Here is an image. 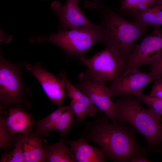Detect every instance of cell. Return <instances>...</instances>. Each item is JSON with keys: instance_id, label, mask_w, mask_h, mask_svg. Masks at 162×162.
<instances>
[{"instance_id": "obj_1", "label": "cell", "mask_w": 162, "mask_h": 162, "mask_svg": "<svg viewBox=\"0 0 162 162\" xmlns=\"http://www.w3.org/2000/svg\"><path fill=\"white\" fill-rule=\"evenodd\" d=\"M82 136L94 143L104 151L106 159L114 162H130L133 158L144 156L149 150L140 146L135 130L125 123H112L101 111L94 119L85 122Z\"/></svg>"}, {"instance_id": "obj_2", "label": "cell", "mask_w": 162, "mask_h": 162, "mask_svg": "<svg viewBox=\"0 0 162 162\" xmlns=\"http://www.w3.org/2000/svg\"><path fill=\"white\" fill-rule=\"evenodd\" d=\"M98 8L101 18L100 24L106 48L121 57L126 62L140 38L147 27L140 23L129 21L110 7L100 4Z\"/></svg>"}, {"instance_id": "obj_3", "label": "cell", "mask_w": 162, "mask_h": 162, "mask_svg": "<svg viewBox=\"0 0 162 162\" xmlns=\"http://www.w3.org/2000/svg\"><path fill=\"white\" fill-rule=\"evenodd\" d=\"M114 102L115 117L118 123L132 126L145 138L150 151H162L161 119L155 116L141 105L138 98L134 95L122 97Z\"/></svg>"}, {"instance_id": "obj_4", "label": "cell", "mask_w": 162, "mask_h": 162, "mask_svg": "<svg viewBox=\"0 0 162 162\" xmlns=\"http://www.w3.org/2000/svg\"><path fill=\"white\" fill-rule=\"evenodd\" d=\"M100 24L93 27H81L68 30L59 28L56 34L51 33L46 37L37 36L31 38L32 43L47 41L60 48L67 58H79L84 56L86 52L96 43L103 41Z\"/></svg>"}, {"instance_id": "obj_5", "label": "cell", "mask_w": 162, "mask_h": 162, "mask_svg": "<svg viewBox=\"0 0 162 162\" xmlns=\"http://www.w3.org/2000/svg\"><path fill=\"white\" fill-rule=\"evenodd\" d=\"M0 55V104L4 109L10 105L23 109L31 106L32 95L29 88L22 78L24 63L15 64Z\"/></svg>"}, {"instance_id": "obj_6", "label": "cell", "mask_w": 162, "mask_h": 162, "mask_svg": "<svg viewBox=\"0 0 162 162\" xmlns=\"http://www.w3.org/2000/svg\"><path fill=\"white\" fill-rule=\"evenodd\" d=\"M78 59L93 76L106 82L117 78L126 66V62L121 57L106 48L90 58L83 56Z\"/></svg>"}, {"instance_id": "obj_7", "label": "cell", "mask_w": 162, "mask_h": 162, "mask_svg": "<svg viewBox=\"0 0 162 162\" xmlns=\"http://www.w3.org/2000/svg\"><path fill=\"white\" fill-rule=\"evenodd\" d=\"M77 79L78 82L75 86L86 94L112 123H118L115 117L114 102L107 93L106 82L96 78L88 70L80 74Z\"/></svg>"}, {"instance_id": "obj_8", "label": "cell", "mask_w": 162, "mask_h": 162, "mask_svg": "<svg viewBox=\"0 0 162 162\" xmlns=\"http://www.w3.org/2000/svg\"><path fill=\"white\" fill-rule=\"evenodd\" d=\"M156 77L150 71L146 73L135 68L123 72L107 86V92L111 97L134 95L142 92V89Z\"/></svg>"}, {"instance_id": "obj_9", "label": "cell", "mask_w": 162, "mask_h": 162, "mask_svg": "<svg viewBox=\"0 0 162 162\" xmlns=\"http://www.w3.org/2000/svg\"><path fill=\"white\" fill-rule=\"evenodd\" d=\"M162 52V29L160 26H157L153 27L152 33L136 46L126 62L123 72L143 65L151 66Z\"/></svg>"}, {"instance_id": "obj_10", "label": "cell", "mask_w": 162, "mask_h": 162, "mask_svg": "<svg viewBox=\"0 0 162 162\" xmlns=\"http://www.w3.org/2000/svg\"><path fill=\"white\" fill-rule=\"evenodd\" d=\"M26 69L38 80L45 93L58 107L62 106L66 96L63 72L57 77L48 72L38 62L25 64Z\"/></svg>"}, {"instance_id": "obj_11", "label": "cell", "mask_w": 162, "mask_h": 162, "mask_svg": "<svg viewBox=\"0 0 162 162\" xmlns=\"http://www.w3.org/2000/svg\"><path fill=\"white\" fill-rule=\"evenodd\" d=\"M77 0H67L63 5L58 1L53 2L51 7L58 17V28L64 30L81 27H93L94 24L84 14Z\"/></svg>"}, {"instance_id": "obj_12", "label": "cell", "mask_w": 162, "mask_h": 162, "mask_svg": "<svg viewBox=\"0 0 162 162\" xmlns=\"http://www.w3.org/2000/svg\"><path fill=\"white\" fill-rule=\"evenodd\" d=\"M14 137V146L21 149L24 162L45 161L43 144L41 136L33 132L20 133Z\"/></svg>"}, {"instance_id": "obj_13", "label": "cell", "mask_w": 162, "mask_h": 162, "mask_svg": "<svg viewBox=\"0 0 162 162\" xmlns=\"http://www.w3.org/2000/svg\"><path fill=\"white\" fill-rule=\"evenodd\" d=\"M9 111L8 116L5 117V123L11 136L18 133L32 132L35 122L31 115L17 107L9 108Z\"/></svg>"}, {"instance_id": "obj_14", "label": "cell", "mask_w": 162, "mask_h": 162, "mask_svg": "<svg viewBox=\"0 0 162 162\" xmlns=\"http://www.w3.org/2000/svg\"><path fill=\"white\" fill-rule=\"evenodd\" d=\"M71 147L76 162H105L104 150L91 145L82 136L74 141L64 140Z\"/></svg>"}, {"instance_id": "obj_15", "label": "cell", "mask_w": 162, "mask_h": 162, "mask_svg": "<svg viewBox=\"0 0 162 162\" xmlns=\"http://www.w3.org/2000/svg\"><path fill=\"white\" fill-rule=\"evenodd\" d=\"M64 140L61 139L54 144L43 145L45 161L76 162L72 149L66 145Z\"/></svg>"}, {"instance_id": "obj_16", "label": "cell", "mask_w": 162, "mask_h": 162, "mask_svg": "<svg viewBox=\"0 0 162 162\" xmlns=\"http://www.w3.org/2000/svg\"><path fill=\"white\" fill-rule=\"evenodd\" d=\"M65 82L66 96L86 107L90 112L92 117L95 116L98 108L92 103L90 98L84 93L73 85L68 80L66 72H63Z\"/></svg>"}, {"instance_id": "obj_17", "label": "cell", "mask_w": 162, "mask_h": 162, "mask_svg": "<svg viewBox=\"0 0 162 162\" xmlns=\"http://www.w3.org/2000/svg\"><path fill=\"white\" fill-rule=\"evenodd\" d=\"M66 106H62L58 107L57 109L46 117L38 122H35L36 128L33 133L38 136L42 137L46 134L49 131L52 130L65 110Z\"/></svg>"}, {"instance_id": "obj_18", "label": "cell", "mask_w": 162, "mask_h": 162, "mask_svg": "<svg viewBox=\"0 0 162 162\" xmlns=\"http://www.w3.org/2000/svg\"><path fill=\"white\" fill-rule=\"evenodd\" d=\"M75 115L70 104L66 107L52 130L59 131L61 139L65 140L66 134L73 125Z\"/></svg>"}, {"instance_id": "obj_19", "label": "cell", "mask_w": 162, "mask_h": 162, "mask_svg": "<svg viewBox=\"0 0 162 162\" xmlns=\"http://www.w3.org/2000/svg\"><path fill=\"white\" fill-rule=\"evenodd\" d=\"M158 0H120V11H130L133 14L151 7Z\"/></svg>"}, {"instance_id": "obj_20", "label": "cell", "mask_w": 162, "mask_h": 162, "mask_svg": "<svg viewBox=\"0 0 162 162\" xmlns=\"http://www.w3.org/2000/svg\"><path fill=\"white\" fill-rule=\"evenodd\" d=\"M133 16L136 21L147 27L162 25V18L158 16L153 6L144 11L134 14Z\"/></svg>"}, {"instance_id": "obj_21", "label": "cell", "mask_w": 162, "mask_h": 162, "mask_svg": "<svg viewBox=\"0 0 162 162\" xmlns=\"http://www.w3.org/2000/svg\"><path fill=\"white\" fill-rule=\"evenodd\" d=\"M136 96L141 102L147 105L148 109L157 118L161 119L162 98H155L143 94L142 92Z\"/></svg>"}, {"instance_id": "obj_22", "label": "cell", "mask_w": 162, "mask_h": 162, "mask_svg": "<svg viewBox=\"0 0 162 162\" xmlns=\"http://www.w3.org/2000/svg\"><path fill=\"white\" fill-rule=\"evenodd\" d=\"M5 117H0V147L7 151L11 146H14V140L8 130L5 123Z\"/></svg>"}, {"instance_id": "obj_23", "label": "cell", "mask_w": 162, "mask_h": 162, "mask_svg": "<svg viewBox=\"0 0 162 162\" xmlns=\"http://www.w3.org/2000/svg\"><path fill=\"white\" fill-rule=\"evenodd\" d=\"M70 100V104L76 117L78 124L84 121L86 115L92 117L90 112L86 107L73 99Z\"/></svg>"}, {"instance_id": "obj_24", "label": "cell", "mask_w": 162, "mask_h": 162, "mask_svg": "<svg viewBox=\"0 0 162 162\" xmlns=\"http://www.w3.org/2000/svg\"><path fill=\"white\" fill-rule=\"evenodd\" d=\"M11 151H6L2 154L0 162H22L24 158L21 149L18 146Z\"/></svg>"}, {"instance_id": "obj_25", "label": "cell", "mask_w": 162, "mask_h": 162, "mask_svg": "<svg viewBox=\"0 0 162 162\" xmlns=\"http://www.w3.org/2000/svg\"><path fill=\"white\" fill-rule=\"evenodd\" d=\"M151 71L156 78L162 77V52L159 53L151 66Z\"/></svg>"}, {"instance_id": "obj_26", "label": "cell", "mask_w": 162, "mask_h": 162, "mask_svg": "<svg viewBox=\"0 0 162 162\" xmlns=\"http://www.w3.org/2000/svg\"><path fill=\"white\" fill-rule=\"evenodd\" d=\"M149 95L153 98H162V77L157 78L154 80V84Z\"/></svg>"}, {"instance_id": "obj_27", "label": "cell", "mask_w": 162, "mask_h": 162, "mask_svg": "<svg viewBox=\"0 0 162 162\" xmlns=\"http://www.w3.org/2000/svg\"><path fill=\"white\" fill-rule=\"evenodd\" d=\"M12 36L8 34L3 32L2 30H0V42L5 43H8L12 40Z\"/></svg>"}, {"instance_id": "obj_28", "label": "cell", "mask_w": 162, "mask_h": 162, "mask_svg": "<svg viewBox=\"0 0 162 162\" xmlns=\"http://www.w3.org/2000/svg\"><path fill=\"white\" fill-rule=\"evenodd\" d=\"M131 162H151V161L148 160L144 156L136 157L132 158L130 160Z\"/></svg>"}, {"instance_id": "obj_29", "label": "cell", "mask_w": 162, "mask_h": 162, "mask_svg": "<svg viewBox=\"0 0 162 162\" xmlns=\"http://www.w3.org/2000/svg\"><path fill=\"white\" fill-rule=\"evenodd\" d=\"M100 0H93L92 3V5L93 8L95 9L98 8L99 5L100 4Z\"/></svg>"}, {"instance_id": "obj_30", "label": "cell", "mask_w": 162, "mask_h": 162, "mask_svg": "<svg viewBox=\"0 0 162 162\" xmlns=\"http://www.w3.org/2000/svg\"><path fill=\"white\" fill-rule=\"evenodd\" d=\"M80 0H77V1H78V2L80 1Z\"/></svg>"}]
</instances>
